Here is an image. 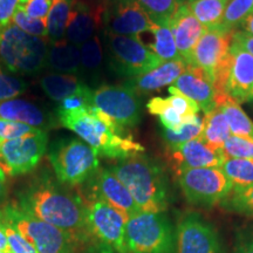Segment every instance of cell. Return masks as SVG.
Masks as SVG:
<instances>
[{
    "mask_svg": "<svg viewBox=\"0 0 253 253\" xmlns=\"http://www.w3.org/2000/svg\"><path fill=\"white\" fill-rule=\"evenodd\" d=\"M237 30L245 32V33L250 34V36H253V13L250 14L249 17L239 25Z\"/></svg>",
    "mask_w": 253,
    "mask_h": 253,
    "instance_id": "48",
    "label": "cell"
},
{
    "mask_svg": "<svg viewBox=\"0 0 253 253\" xmlns=\"http://www.w3.org/2000/svg\"><path fill=\"white\" fill-rule=\"evenodd\" d=\"M150 20L156 25H169L173 13H175L177 4L176 0H135Z\"/></svg>",
    "mask_w": 253,
    "mask_h": 253,
    "instance_id": "35",
    "label": "cell"
},
{
    "mask_svg": "<svg viewBox=\"0 0 253 253\" xmlns=\"http://www.w3.org/2000/svg\"><path fill=\"white\" fill-rule=\"evenodd\" d=\"M90 107H94L93 90L86 84L79 93L59 102V106L56 107V115L58 114L80 112V110L89 109Z\"/></svg>",
    "mask_w": 253,
    "mask_h": 253,
    "instance_id": "40",
    "label": "cell"
},
{
    "mask_svg": "<svg viewBox=\"0 0 253 253\" xmlns=\"http://www.w3.org/2000/svg\"><path fill=\"white\" fill-rule=\"evenodd\" d=\"M50 6L52 0H30L23 7L31 18L46 19L49 13Z\"/></svg>",
    "mask_w": 253,
    "mask_h": 253,
    "instance_id": "44",
    "label": "cell"
},
{
    "mask_svg": "<svg viewBox=\"0 0 253 253\" xmlns=\"http://www.w3.org/2000/svg\"><path fill=\"white\" fill-rule=\"evenodd\" d=\"M217 107L221 109L229 123L231 135L253 140V122L248 114L242 109L238 102H236L230 95H227Z\"/></svg>",
    "mask_w": 253,
    "mask_h": 253,
    "instance_id": "29",
    "label": "cell"
},
{
    "mask_svg": "<svg viewBox=\"0 0 253 253\" xmlns=\"http://www.w3.org/2000/svg\"><path fill=\"white\" fill-rule=\"evenodd\" d=\"M74 0H52L49 13L47 15V34L50 42L63 39Z\"/></svg>",
    "mask_w": 253,
    "mask_h": 253,
    "instance_id": "32",
    "label": "cell"
},
{
    "mask_svg": "<svg viewBox=\"0 0 253 253\" xmlns=\"http://www.w3.org/2000/svg\"><path fill=\"white\" fill-rule=\"evenodd\" d=\"M12 24L18 26L20 30H23L31 36L39 37V38H48L47 34V21L46 19H36L31 18L26 14L23 6L19 5L17 11L13 15Z\"/></svg>",
    "mask_w": 253,
    "mask_h": 253,
    "instance_id": "39",
    "label": "cell"
},
{
    "mask_svg": "<svg viewBox=\"0 0 253 253\" xmlns=\"http://www.w3.org/2000/svg\"><path fill=\"white\" fill-rule=\"evenodd\" d=\"M107 38L113 68L123 77H138L163 62L136 37L107 34Z\"/></svg>",
    "mask_w": 253,
    "mask_h": 253,
    "instance_id": "10",
    "label": "cell"
},
{
    "mask_svg": "<svg viewBox=\"0 0 253 253\" xmlns=\"http://www.w3.org/2000/svg\"><path fill=\"white\" fill-rule=\"evenodd\" d=\"M186 63L182 59L162 62L157 68L144 73L135 78H129L126 86L131 88L136 94L145 95L162 89L163 87L175 84L183 73L185 72Z\"/></svg>",
    "mask_w": 253,
    "mask_h": 253,
    "instance_id": "24",
    "label": "cell"
},
{
    "mask_svg": "<svg viewBox=\"0 0 253 253\" xmlns=\"http://www.w3.org/2000/svg\"><path fill=\"white\" fill-rule=\"evenodd\" d=\"M104 13L106 8L103 6L74 2L67 23L66 39L79 47L84 45L104 25Z\"/></svg>",
    "mask_w": 253,
    "mask_h": 253,
    "instance_id": "20",
    "label": "cell"
},
{
    "mask_svg": "<svg viewBox=\"0 0 253 253\" xmlns=\"http://www.w3.org/2000/svg\"><path fill=\"white\" fill-rule=\"evenodd\" d=\"M236 253H253V235L250 236L245 242H243L239 245Z\"/></svg>",
    "mask_w": 253,
    "mask_h": 253,
    "instance_id": "49",
    "label": "cell"
},
{
    "mask_svg": "<svg viewBox=\"0 0 253 253\" xmlns=\"http://www.w3.org/2000/svg\"><path fill=\"white\" fill-rule=\"evenodd\" d=\"M190 1H192V0H190Z\"/></svg>",
    "mask_w": 253,
    "mask_h": 253,
    "instance_id": "55",
    "label": "cell"
},
{
    "mask_svg": "<svg viewBox=\"0 0 253 253\" xmlns=\"http://www.w3.org/2000/svg\"><path fill=\"white\" fill-rule=\"evenodd\" d=\"M173 87L195 101L205 114L217 107L212 79L204 69L186 65L185 72L177 79Z\"/></svg>",
    "mask_w": 253,
    "mask_h": 253,
    "instance_id": "22",
    "label": "cell"
},
{
    "mask_svg": "<svg viewBox=\"0 0 253 253\" xmlns=\"http://www.w3.org/2000/svg\"><path fill=\"white\" fill-rule=\"evenodd\" d=\"M176 253H220L214 227L198 213H186L177 224Z\"/></svg>",
    "mask_w": 253,
    "mask_h": 253,
    "instance_id": "13",
    "label": "cell"
},
{
    "mask_svg": "<svg viewBox=\"0 0 253 253\" xmlns=\"http://www.w3.org/2000/svg\"><path fill=\"white\" fill-rule=\"evenodd\" d=\"M0 119L21 122L39 130L47 131L59 125L58 116L31 101L14 99L0 102Z\"/></svg>",
    "mask_w": 253,
    "mask_h": 253,
    "instance_id": "21",
    "label": "cell"
},
{
    "mask_svg": "<svg viewBox=\"0 0 253 253\" xmlns=\"http://www.w3.org/2000/svg\"><path fill=\"white\" fill-rule=\"evenodd\" d=\"M30 0H19V5L20 6H25Z\"/></svg>",
    "mask_w": 253,
    "mask_h": 253,
    "instance_id": "52",
    "label": "cell"
},
{
    "mask_svg": "<svg viewBox=\"0 0 253 253\" xmlns=\"http://www.w3.org/2000/svg\"><path fill=\"white\" fill-rule=\"evenodd\" d=\"M27 88L28 84L23 79L8 73L0 61V102L24 94Z\"/></svg>",
    "mask_w": 253,
    "mask_h": 253,
    "instance_id": "38",
    "label": "cell"
},
{
    "mask_svg": "<svg viewBox=\"0 0 253 253\" xmlns=\"http://www.w3.org/2000/svg\"><path fill=\"white\" fill-rule=\"evenodd\" d=\"M17 207L67 232L78 244L91 237L81 196L68 191L63 184L54 182L49 176H41L32 182L19 195Z\"/></svg>",
    "mask_w": 253,
    "mask_h": 253,
    "instance_id": "1",
    "label": "cell"
},
{
    "mask_svg": "<svg viewBox=\"0 0 253 253\" xmlns=\"http://www.w3.org/2000/svg\"><path fill=\"white\" fill-rule=\"evenodd\" d=\"M252 13L253 0H229L219 27L225 31H235Z\"/></svg>",
    "mask_w": 253,
    "mask_h": 253,
    "instance_id": "34",
    "label": "cell"
},
{
    "mask_svg": "<svg viewBox=\"0 0 253 253\" xmlns=\"http://www.w3.org/2000/svg\"><path fill=\"white\" fill-rule=\"evenodd\" d=\"M81 52V67L84 72L96 73L100 71L103 61V49L100 38L94 36L84 45L80 46Z\"/></svg>",
    "mask_w": 253,
    "mask_h": 253,
    "instance_id": "37",
    "label": "cell"
},
{
    "mask_svg": "<svg viewBox=\"0 0 253 253\" xmlns=\"http://www.w3.org/2000/svg\"><path fill=\"white\" fill-rule=\"evenodd\" d=\"M225 158L223 150L212 149L199 137L170 151V161L176 173L185 169L220 168Z\"/></svg>",
    "mask_w": 253,
    "mask_h": 253,
    "instance_id": "19",
    "label": "cell"
},
{
    "mask_svg": "<svg viewBox=\"0 0 253 253\" xmlns=\"http://www.w3.org/2000/svg\"><path fill=\"white\" fill-rule=\"evenodd\" d=\"M232 45L246 50L253 56V36H250L240 30H235L232 37Z\"/></svg>",
    "mask_w": 253,
    "mask_h": 253,
    "instance_id": "46",
    "label": "cell"
},
{
    "mask_svg": "<svg viewBox=\"0 0 253 253\" xmlns=\"http://www.w3.org/2000/svg\"><path fill=\"white\" fill-rule=\"evenodd\" d=\"M190 2V0H176L177 6H182V5H188Z\"/></svg>",
    "mask_w": 253,
    "mask_h": 253,
    "instance_id": "51",
    "label": "cell"
},
{
    "mask_svg": "<svg viewBox=\"0 0 253 253\" xmlns=\"http://www.w3.org/2000/svg\"><path fill=\"white\" fill-rule=\"evenodd\" d=\"M46 66L61 74L75 75L81 69L80 47L67 39L49 42Z\"/></svg>",
    "mask_w": 253,
    "mask_h": 253,
    "instance_id": "26",
    "label": "cell"
},
{
    "mask_svg": "<svg viewBox=\"0 0 253 253\" xmlns=\"http://www.w3.org/2000/svg\"><path fill=\"white\" fill-rule=\"evenodd\" d=\"M231 136L229 123L219 107L205 114L203 120V130L199 136L204 143L214 150H223L224 144Z\"/></svg>",
    "mask_w": 253,
    "mask_h": 253,
    "instance_id": "28",
    "label": "cell"
},
{
    "mask_svg": "<svg viewBox=\"0 0 253 253\" xmlns=\"http://www.w3.org/2000/svg\"><path fill=\"white\" fill-rule=\"evenodd\" d=\"M126 253H176V236L164 212L140 211L126 221Z\"/></svg>",
    "mask_w": 253,
    "mask_h": 253,
    "instance_id": "6",
    "label": "cell"
},
{
    "mask_svg": "<svg viewBox=\"0 0 253 253\" xmlns=\"http://www.w3.org/2000/svg\"><path fill=\"white\" fill-rule=\"evenodd\" d=\"M56 116L60 125L77 134L97 156L120 161L144 151L143 145L136 142L126 128L96 107Z\"/></svg>",
    "mask_w": 253,
    "mask_h": 253,
    "instance_id": "2",
    "label": "cell"
},
{
    "mask_svg": "<svg viewBox=\"0 0 253 253\" xmlns=\"http://www.w3.org/2000/svg\"><path fill=\"white\" fill-rule=\"evenodd\" d=\"M93 102L94 107L123 128L137 126L142 120L140 96L126 84H102L93 90Z\"/></svg>",
    "mask_w": 253,
    "mask_h": 253,
    "instance_id": "12",
    "label": "cell"
},
{
    "mask_svg": "<svg viewBox=\"0 0 253 253\" xmlns=\"http://www.w3.org/2000/svg\"><path fill=\"white\" fill-rule=\"evenodd\" d=\"M169 26L171 28L179 56L186 65H190L192 52L201 38L208 32V28L199 23L188 5L177 6Z\"/></svg>",
    "mask_w": 253,
    "mask_h": 253,
    "instance_id": "18",
    "label": "cell"
},
{
    "mask_svg": "<svg viewBox=\"0 0 253 253\" xmlns=\"http://www.w3.org/2000/svg\"><path fill=\"white\" fill-rule=\"evenodd\" d=\"M37 130L39 129L25 125V123L0 119V141L1 142L23 137V136L36 132Z\"/></svg>",
    "mask_w": 253,
    "mask_h": 253,
    "instance_id": "42",
    "label": "cell"
},
{
    "mask_svg": "<svg viewBox=\"0 0 253 253\" xmlns=\"http://www.w3.org/2000/svg\"><path fill=\"white\" fill-rule=\"evenodd\" d=\"M19 0H0V32L12 24Z\"/></svg>",
    "mask_w": 253,
    "mask_h": 253,
    "instance_id": "45",
    "label": "cell"
},
{
    "mask_svg": "<svg viewBox=\"0 0 253 253\" xmlns=\"http://www.w3.org/2000/svg\"><path fill=\"white\" fill-rule=\"evenodd\" d=\"M0 253H2V252H0Z\"/></svg>",
    "mask_w": 253,
    "mask_h": 253,
    "instance_id": "56",
    "label": "cell"
},
{
    "mask_svg": "<svg viewBox=\"0 0 253 253\" xmlns=\"http://www.w3.org/2000/svg\"><path fill=\"white\" fill-rule=\"evenodd\" d=\"M154 23L135 0H120L110 11L104 13L107 34L137 37Z\"/></svg>",
    "mask_w": 253,
    "mask_h": 253,
    "instance_id": "17",
    "label": "cell"
},
{
    "mask_svg": "<svg viewBox=\"0 0 253 253\" xmlns=\"http://www.w3.org/2000/svg\"><path fill=\"white\" fill-rule=\"evenodd\" d=\"M227 2L229 0H192L188 6L199 23L211 30L221 24Z\"/></svg>",
    "mask_w": 253,
    "mask_h": 253,
    "instance_id": "31",
    "label": "cell"
},
{
    "mask_svg": "<svg viewBox=\"0 0 253 253\" xmlns=\"http://www.w3.org/2000/svg\"><path fill=\"white\" fill-rule=\"evenodd\" d=\"M232 37L233 31H225L219 26L208 30L196 45L190 65L204 69L212 79L214 71L231 54Z\"/></svg>",
    "mask_w": 253,
    "mask_h": 253,
    "instance_id": "16",
    "label": "cell"
},
{
    "mask_svg": "<svg viewBox=\"0 0 253 253\" xmlns=\"http://www.w3.org/2000/svg\"><path fill=\"white\" fill-rule=\"evenodd\" d=\"M0 252L2 253H12L11 248H9L7 237H6V233L4 229L0 226Z\"/></svg>",
    "mask_w": 253,
    "mask_h": 253,
    "instance_id": "50",
    "label": "cell"
},
{
    "mask_svg": "<svg viewBox=\"0 0 253 253\" xmlns=\"http://www.w3.org/2000/svg\"><path fill=\"white\" fill-rule=\"evenodd\" d=\"M104 253H110V252H104Z\"/></svg>",
    "mask_w": 253,
    "mask_h": 253,
    "instance_id": "54",
    "label": "cell"
},
{
    "mask_svg": "<svg viewBox=\"0 0 253 253\" xmlns=\"http://www.w3.org/2000/svg\"><path fill=\"white\" fill-rule=\"evenodd\" d=\"M136 38L163 62L181 59L169 25L153 24L149 30Z\"/></svg>",
    "mask_w": 253,
    "mask_h": 253,
    "instance_id": "25",
    "label": "cell"
},
{
    "mask_svg": "<svg viewBox=\"0 0 253 253\" xmlns=\"http://www.w3.org/2000/svg\"><path fill=\"white\" fill-rule=\"evenodd\" d=\"M169 93L170 97H153L147 103V109L151 115L158 116L163 129L177 130L198 116L201 108L176 87L170 86Z\"/></svg>",
    "mask_w": 253,
    "mask_h": 253,
    "instance_id": "15",
    "label": "cell"
},
{
    "mask_svg": "<svg viewBox=\"0 0 253 253\" xmlns=\"http://www.w3.org/2000/svg\"><path fill=\"white\" fill-rule=\"evenodd\" d=\"M48 134L37 130L14 140L1 142L0 167L9 176L31 172L37 168L46 153Z\"/></svg>",
    "mask_w": 253,
    "mask_h": 253,
    "instance_id": "11",
    "label": "cell"
},
{
    "mask_svg": "<svg viewBox=\"0 0 253 253\" xmlns=\"http://www.w3.org/2000/svg\"><path fill=\"white\" fill-rule=\"evenodd\" d=\"M129 190L143 212H164L170 201L169 181L157 162L143 153L120 160L109 168Z\"/></svg>",
    "mask_w": 253,
    "mask_h": 253,
    "instance_id": "3",
    "label": "cell"
},
{
    "mask_svg": "<svg viewBox=\"0 0 253 253\" xmlns=\"http://www.w3.org/2000/svg\"><path fill=\"white\" fill-rule=\"evenodd\" d=\"M6 175L7 173L0 167V209L2 208L6 195H7V178H6Z\"/></svg>",
    "mask_w": 253,
    "mask_h": 253,
    "instance_id": "47",
    "label": "cell"
},
{
    "mask_svg": "<svg viewBox=\"0 0 253 253\" xmlns=\"http://www.w3.org/2000/svg\"><path fill=\"white\" fill-rule=\"evenodd\" d=\"M203 130V120L199 116L186 122L181 128L177 130H170V129H163V140L166 142L167 148L169 151L177 149L179 145L186 143V142L198 138Z\"/></svg>",
    "mask_w": 253,
    "mask_h": 253,
    "instance_id": "33",
    "label": "cell"
},
{
    "mask_svg": "<svg viewBox=\"0 0 253 253\" xmlns=\"http://www.w3.org/2000/svg\"><path fill=\"white\" fill-rule=\"evenodd\" d=\"M87 225L91 237L104 248L116 253H126V226L129 217L100 198H84Z\"/></svg>",
    "mask_w": 253,
    "mask_h": 253,
    "instance_id": "8",
    "label": "cell"
},
{
    "mask_svg": "<svg viewBox=\"0 0 253 253\" xmlns=\"http://www.w3.org/2000/svg\"><path fill=\"white\" fill-rule=\"evenodd\" d=\"M86 183H88V192L80 195L81 197L102 199L129 218L141 211L129 190L110 169H99Z\"/></svg>",
    "mask_w": 253,
    "mask_h": 253,
    "instance_id": "14",
    "label": "cell"
},
{
    "mask_svg": "<svg viewBox=\"0 0 253 253\" xmlns=\"http://www.w3.org/2000/svg\"><path fill=\"white\" fill-rule=\"evenodd\" d=\"M179 188L189 203L211 208L230 194L231 183L220 168H198L177 172Z\"/></svg>",
    "mask_w": 253,
    "mask_h": 253,
    "instance_id": "9",
    "label": "cell"
},
{
    "mask_svg": "<svg viewBox=\"0 0 253 253\" xmlns=\"http://www.w3.org/2000/svg\"><path fill=\"white\" fill-rule=\"evenodd\" d=\"M40 86L50 100L61 102L62 100L79 93L86 84L79 80L77 75L49 73L41 78Z\"/></svg>",
    "mask_w": 253,
    "mask_h": 253,
    "instance_id": "27",
    "label": "cell"
},
{
    "mask_svg": "<svg viewBox=\"0 0 253 253\" xmlns=\"http://www.w3.org/2000/svg\"><path fill=\"white\" fill-rule=\"evenodd\" d=\"M0 221L14 227L38 253H73L78 244L67 232L25 212L17 205L0 209Z\"/></svg>",
    "mask_w": 253,
    "mask_h": 253,
    "instance_id": "7",
    "label": "cell"
},
{
    "mask_svg": "<svg viewBox=\"0 0 253 253\" xmlns=\"http://www.w3.org/2000/svg\"><path fill=\"white\" fill-rule=\"evenodd\" d=\"M0 226L5 231L12 253H38L36 248L25 239L14 227L4 221H0Z\"/></svg>",
    "mask_w": 253,
    "mask_h": 253,
    "instance_id": "43",
    "label": "cell"
},
{
    "mask_svg": "<svg viewBox=\"0 0 253 253\" xmlns=\"http://www.w3.org/2000/svg\"><path fill=\"white\" fill-rule=\"evenodd\" d=\"M220 205L232 212L253 217V185L238 191L231 190L230 194L221 201Z\"/></svg>",
    "mask_w": 253,
    "mask_h": 253,
    "instance_id": "36",
    "label": "cell"
},
{
    "mask_svg": "<svg viewBox=\"0 0 253 253\" xmlns=\"http://www.w3.org/2000/svg\"><path fill=\"white\" fill-rule=\"evenodd\" d=\"M48 160L58 181L63 185L86 183L100 169L99 156L79 138H60L49 147Z\"/></svg>",
    "mask_w": 253,
    "mask_h": 253,
    "instance_id": "5",
    "label": "cell"
},
{
    "mask_svg": "<svg viewBox=\"0 0 253 253\" xmlns=\"http://www.w3.org/2000/svg\"><path fill=\"white\" fill-rule=\"evenodd\" d=\"M49 42L11 24L0 32V61L12 75H36L46 67Z\"/></svg>",
    "mask_w": 253,
    "mask_h": 253,
    "instance_id": "4",
    "label": "cell"
},
{
    "mask_svg": "<svg viewBox=\"0 0 253 253\" xmlns=\"http://www.w3.org/2000/svg\"><path fill=\"white\" fill-rule=\"evenodd\" d=\"M220 169L231 183V190L238 191L253 185V160L225 158Z\"/></svg>",
    "mask_w": 253,
    "mask_h": 253,
    "instance_id": "30",
    "label": "cell"
},
{
    "mask_svg": "<svg viewBox=\"0 0 253 253\" xmlns=\"http://www.w3.org/2000/svg\"><path fill=\"white\" fill-rule=\"evenodd\" d=\"M226 158H246L253 160V140L231 135L223 147Z\"/></svg>",
    "mask_w": 253,
    "mask_h": 253,
    "instance_id": "41",
    "label": "cell"
},
{
    "mask_svg": "<svg viewBox=\"0 0 253 253\" xmlns=\"http://www.w3.org/2000/svg\"><path fill=\"white\" fill-rule=\"evenodd\" d=\"M0 154H1V141H0Z\"/></svg>",
    "mask_w": 253,
    "mask_h": 253,
    "instance_id": "53",
    "label": "cell"
},
{
    "mask_svg": "<svg viewBox=\"0 0 253 253\" xmlns=\"http://www.w3.org/2000/svg\"><path fill=\"white\" fill-rule=\"evenodd\" d=\"M232 66L226 84L227 94L236 102L253 101V56L246 50L231 45Z\"/></svg>",
    "mask_w": 253,
    "mask_h": 253,
    "instance_id": "23",
    "label": "cell"
}]
</instances>
